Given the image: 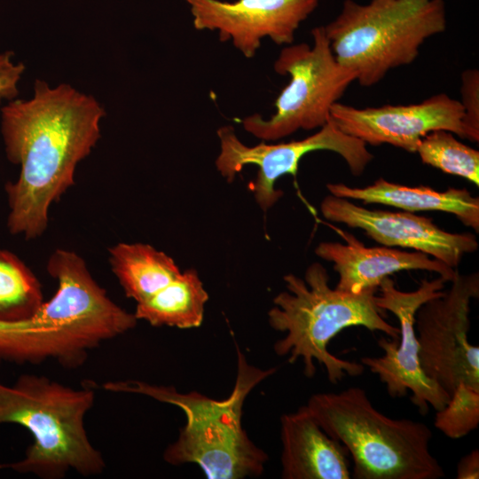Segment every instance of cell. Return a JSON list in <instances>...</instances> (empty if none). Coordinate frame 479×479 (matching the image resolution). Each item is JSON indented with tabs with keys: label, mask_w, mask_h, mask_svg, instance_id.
<instances>
[{
	"label": "cell",
	"mask_w": 479,
	"mask_h": 479,
	"mask_svg": "<svg viewBox=\"0 0 479 479\" xmlns=\"http://www.w3.org/2000/svg\"><path fill=\"white\" fill-rule=\"evenodd\" d=\"M459 100L464 113V125L467 139L479 141V72L477 68H467L461 74Z\"/></svg>",
	"instance_id": "cell-23"
},
{
	"label": "cell",
	"mask_w": 479,
	"mask_h": 479,
	"mask_svg": "<svg viewBox=\"0 0 479 479\" xmlns=\"http://www.w3.org/2000/svg\"><path fill=\"white\" fill-rule=\"evenodd\" d=\"M217 136L220 141V153L216 160L217 170L232 182L245 166H257L252 190L264 211L283 194L275 189L277 180L287 174L295 177L300 161L309 153L326 150L339 154L356 177L362 175L373 159L365 142L345 134L330 119L316 133L287 143L247 145L238 138L232 125L220 127Z\"/></svg>",
	"instance_id": "cell-11"
},
{
	"label": "cell",
	"mask_w": 479,
	"mask_h": 479,
	"mask_svg": "<svg viewBox=\"0 0 479 479\" xmlns=\"http://www.w3.org/2000/svg\"><path fill=\"white\" fill-rule=\"evenodd\" d=\"M196 30L216 31L247 59L255 56L263 39L278 45L294 43V34L319 0H184Z\"/></svg>",
	"instance_id": "cell-13"
},
{
	"label": "cell",
	"mask_w": 479,
	"mask_h": 479,
	"mask_svg": "<svg viewBox=\"0 0 479 479\" xmlns=\"http://www.w3.org/2000/svg\"><path fill=\"white\" fill-rule=\"evenodd\" d=\"M26 67L12 51L0 52V106L17 98L19 83Z\"/></svg>",
	"instance_id": "cell-24"
},
{
	"label": "cell",
	"mask_w": 479,
	"mask_h": 479,
	"mask_svg": "<svg viewBox=\"0 0 479 479\" xmlns=\"http://www.w3.org/2000/svg\"><path fill=\"white\" fill-rule=\"evenodd\" d=\"M451 287L415 314L419 359L426 375L451 396L463 382L479 389V347L468 341L470 305L479 297L477 272L457 270Z\"/></svg>",
	"instance_id": "cell-9"
},
{
	"label": "cell",
	"mask_w": 479,
	"mask_h": 479,
	"mask_svg": "<svg viewBox=\"0 0 479 479\" xmlns=\"http://www.w3.org/2000/svg\"><path fill=\"white\" fill-rule=\"evenodd\" d=\"M444 130L424 136L416 152L424 164L458 176L479 185V152L458 140Z\"/></svg>",
	"instance_id": "cell-21"
},
{
	"label": "cell",
	"mask_w": 479,
	"mask_h": 479,
	"mask_svg": "<svg viewBox=\"0 0 479 479\" xmlns=\"http://www.w3.org/2000/svg\"><path fill=\"white\" fill-rule=\"evenodd\" d=\"M435 428L451 439L466 436L479 425V389L459 383L445 406L436 411Z\"/></svg>",
	"instance_id": "cell-22"
},
{
	"label": "cell",
	"mask_w": 479,
	"mask_h": 479,
	"mask_svg": "<svg viewBox=\"0 0 479 479\" xmlns=\"http://www.w3.org/2000/svg\"><path fill=\"white\" fill-rule=\"evenodd\" d=\"M281 477L349 479L346 448L328 436L306 405L280 418Z\"/></svg>",
	"instance_id": "cell-16"
},
{
	"label": "cell",
	"mask_w": 479,
	"mask_h": 479,
	"mask_svg": "<svg viewBox=\"0 0 479 479\" xmlns=\"http://www.w3.org/2000/svg\"><path fill=\"white\" fill-rule=\"evenodd\" d=\"M320 428L353 460L356 479H439L444 471L430 452L427 424L393 419L378 411L365 390L350 387L317 393L306 404Z\"/></svg>",
	"instance_id": "cell-6"
},
{
	"label": "cell",
	"mask_w": 479,
	"mask_h": 479,
	"mask_svg": "<svg viewBox=\"0 0 479 479\" xmlns=\"http://www.w3.org/2000/svg\"><path fill=\"white\" fill-rule=\"evenodd\" d=\"M46 269L57 281V291L30 318L0 321V364L54 360L66 369H76L90 351L137 326L134 313L107 295L75 252L56 249Z\"/></svg>",
	"instance_id": "cell-2"
},
{
	"label": "cell",
	"mask_w": 479,
	"mask_h": 479,
	"mask_svg": "<svg viewBox=\"0 0 479 479\" xmlns=\"http://www.w3.org/2000/svg\"><path fill=\"white\" fill-rule=\"evenodd\" d=\"M310 35L311 45H286L274 62V71L290 78L274 102L275 114L267 120L258 114L241 120L244 130L257 138L273 141L299 130L321 128L334 104L357 81L356 72L335 59L323 26Z\"/></svg>",
	"instance_id": "cell-8"
},
{
	"label": "cell",
	"mask_w": 479,
	"mask_h": 479,
	"mask_svg": "<svg viewBox=\"0 0 479 479\" xmlns=\"http://www.w3.org/2000/svg\"><path fill=\"white\" fill-rule=\"evenodd\" d=\"M283 279L287 290L274 297V307L268 312L271 327L286 334L274 343L273 349L279 357L287 356L290 364L302 359L308 378L315 375V362L325 367L332 384L363 373L361 363L341 358L328 350L332 339L345 328L363 326L391 339L399 336V327L386 320V311L375 302L378 289L351 294L332 288L327 271L319 263L307 268L303 279L292 273Z\"/></svg>",
	"instance_id": "cell-4"
},
{
	"label": "cell",
	"mask_w": 479,
	"mask_h": 479,
	"mask_svg": "<svg viewBox=\"0 0 479 479\" xmlns=\"http://www.w3.org/2000/svg\"><path fill=\"white\" fill-rule=\"evenodd\" d=\"M446 27L444 0H344L339 14L323 26L337 61L355 71L365 87L412 64L426 40Z\"/></svg>",
	"instance_id": "cell-7"
},
{
	"label": "cell",
	"mask_w": 479,
	"mask_h": 479,
	"mask_svg": "<svg viewBox=\"0 0 479 479\" xmlns=\"http://www.w3.org/2000/svg\"><path fill=\"white\" fill-rule=\"evenodd\" d=\"M331 195L353 199L365 204L378 203L407 212L442 211L457 216L466 226L479 232V198L466 188H449L444 192L427 186L410 187L379 178L365 187L344 184H327Z\"/></svg>",
	"instance_id": "cell-17"
},
{
	"label": "cell",
	"mask_w": 479,
	"mask_h": 479,
	"mask_svg": "<svg viewBox=\"0 0 479 479\" xmlns=\"http://www.w3.org/2000/svg\"><path fill=\"white\" fill-rule=\"evenodd\" d=\"M447 281L442 277L423 279L417 289L410 292L397 288L389 277L383 279L375 294L379 308L389 311L399 322L397 339L381 337L377 344L383 351L381 357H364L361 364L378 375L392 398L402 397L411 392V401L422 415L429 407L442 410L450 395L429 379L422 370L419 359V342L415 333V314L429 299L443 294Z\"/></svg>",
	"instance_id": "cell-10"
},
{
	"label": "cell",
	"mask_w": 479,
	"mask_h": 479,
	"mask_svg": "<svg viewBox=\"0 0 479 479\" xmlns=\"http://www.w3.org/2000/svg\"><path fill=\"white\" fill-rule=\"evenodd\" d=\"M345 240L339 242H321L315 253L334 263L339 275L336 288L351 294L366 289H378L383 279L401 271L422 270L435 272L447 282L454 278L457 269L428 255L389 247H366L353 235L334 228Z\"/></svg>",
	"instance_id": "cell-15"
},
{
	"label": "cell",
	"mask_w": 479,
	"mask_h": 479,
	"mask_svg": "<svg viewBox=\"0 0 479 479\" xmlns=\"http://www.w3.org/2000/svg\"><path fill=\"white\" fill-rule=\"evenodd\" d=\"M457 479L479 478V451L474 449L463 456L457 465Z\"/></svg>",
	"instance_id": "cell-25"
},
{
	"label": "cell",
	"mask_w": 479,
	"mask_h": 479,
	"mask_svg": "<svg viewBox=\"0 0 479 479\" xmlns=\"http://www.w3.org/2000/svg\"><path fill=\"white\" fill-rule=\"evenodd\" d=\"M237 375L230 396L216 400L196 391L180 393L172 386L141 381H115L103 384L115 393L147 396L179 407L186 416L177 439L163 452L171 465L195 463L208 479H242L263 474L268 460L242 427L244 402L252 389L273 374L277 368L261 369L250 365L237 346Z\"/></svg>",
	"instance_id": "cell-3"
},
{
	"label": "cell",
	"mask_w": 479,
	"mask_h": 479,
	"mask_svg": "<svg viewBox=\"0 0 479 479\" xmlns=\"http://www.w3.org/2000/svg\"><path fill=\"white\" fill-rule=\"evenodd\" d=\"M111 270L128 298L140 302L162 289L180 273L164 252L144 243L120 242L109 247Z\"/></svg>",
	"instance_id": "cell-18"
},
{
	"label": "cell",
	"mask_w": 479,
	"mask_h": 479,
	"mask_svg": "<svg viewBox=\"0 0 479 479\" xmlns=\"http://www.w3.org/2000/svg\"><path fill=\"white\" fill-rule=\"evenodd\" d=\"M43 302L36 276L18 255L0 248V321L28 318Z\"/></svg>",
	"instance_id": "cell-20"
},
{
	"label": "cell",
	"mask_w": 479,
	"mask_h": 479,
	"mask_svg": "<svg viewBox=\"0 0 479 479\" xmlns=\"http://www.w3.org/2000/svg\"><path fill=\"white\" fill-rule=\"evenodd\" d=\"M95 394L90 382L73 388L33 373L20 374L12 385L0 382V425L21 426L33 439L23 459L0 463V469L41 479H62L72 471L101 475L106 461L84 424Z\"/></svg>",
	"instance_id": "cell-5"
},
{
	"label": "cell",
	"mask_w": 479,
	"mask_h": 479,
	"mask_svg": "<svg viewBox=\"0 0 479 479\" xmlns=\"http://www.w3.org/2000/svg\"><path fill=\"white\" fill-rule=\"evenodd\" d=\"M106 115L101 103L68 83L36 80L33 96L1 109V135L8 161L20 166L4 192L12 235L35 240L44 233L51 205L75 184L77 165L98 142Z\"/></svg>",
	"instance_id": "cell-1"
},
{
	"label": "cell",
	"mask_w": 479,
	"mask_h": 479,
	"mask_svg": "<svg viewBox=\"0 0 479 479\" xmlns=\"http://www.w3.org/2000/svg\"><path fill=\"white\" fill-rule=\"evenodd\" d=\"M464 113L459 100L444 93L410 105H385L357 108L336 102L330 120L345 134L366 145H391L415 153L428 133L444 130L467 139Z\"/></svg>",
	"instance_id": "cell-12"
},
{
	"label": "cell",
	"mask_w": 479,
	"mask_h": 479,
	"mask_svg": "<svg viewBox=\"0 0 479 479\" xmlns=\"http://www.w3.org/2000/svg\"><path fill=\"white\" fill-rule=\"evenodd\" d=\"M208 300L197 271L188 269L153 295L137 302L134 315L153 326L198 327L203 321Z\"/></svg>",
	"instance_id": "cell-19"
},
{
	"label": "cell",
	"mask_w": 479,
	"mask_h": 479,
	"mask_svg": "<svg viewBox=\"0 0 479 479\" xmlns=\"http://www.w3.org/2000/svg\"><path fill=\"white\" fill-rule=\"evenodd\" d=\"M320 210L326 219L362 229L383 246L412 248L453 269L478 248L474 234L446 232L432 219L407 211L371 210L334 195L324 198Z\"/></svg>",
	"instance_id": "cell-14"
}]
</instances>
